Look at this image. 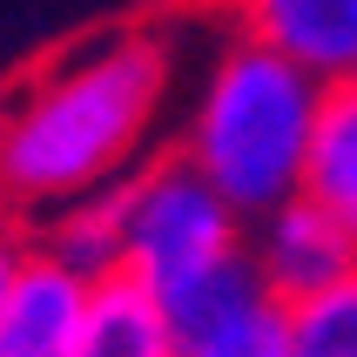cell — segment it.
I'll list each match as a JSON object with an SVG mask.
<instances>
[{"instance_id": "6da1fadb", "label": "cell", "mask_w": 357, "mask_h": 357, "mask_svg": "<svg viewBox=\"0 0 357 357\" xmlns=\"http://www.w3.org/2000/svg\"><path fill=\"white\" fill-rule=\"evenodd\" d=\"M182 75L176 27H115L34 68L7 95L0 202L34 222L54 202L108 189L149 162L169 95Z\"/></svg>"}, {"instance_id": "7a4b0ae2", "label": "cell", "mask_w": 357, "mask_h": 357, "mask_svg": "<svg viewBox=\"0 0 357 357\" xmlns=\"http://www.w3.org/2000/svg\"><path fill=\"white\" fill-rule=\"evenodd\" d=\"M331 81L310 75L283 47L222 27L216 54L202 61L196 95L182 108L176 149L236 202L243 216H263L303 189L310 176V142Z\"/></svg>"}, {"instance_id": "3957f363", "label": "cell", "mask_w": 357, "mask_h": 357, "mask_svg": "<svg viewBox=\"0 0 357 357\" xmlns=\"http://www.w3.org/2000/svg\"><path fill=\"white\" fill-rule=\"evenodd\" d=\"M250 250V216L202 176L196 162L169 149L121 176V277L176 297L182 283L222 270Z\"/></svg>"}, {"instance_id": "277c9868", "label": "cell", "mask_w": 357, "mask_h": 357, "mask_svg": "<svg viewBox=\"0 0 357 357\" xmlns=\"http://www.w3.org/2000/svg\"><path fill=\"white\" fill-rule=\"evenodd\" d=\"M169 303L182 357H297L290 344V303L257 277L250 250L229 257L222 270L182 283Z\"/></svg>"}, {"instance_id": "5b68a950", "label": "cell", "mask_w": 357, "mask_h": 357, "mask_svg": "<svg viewBox=\"0 0 357 357\" xmlns=\"http://www.w3.org/2000/svg\"><path fill=\"white\" fill-rule=\"evenodd\" d=\"M250 263H257V277L283 303H303V297H317L324 283H337L357 263V236L310 189H297L290 202L250 216Z\"/></svg>"}, {"instance_id": "8992f818", "label": "cell", "mask_w": 357, "mask_h": 357, "mask_svg": "<svg viewBox=\"0 0 357 357\" xmlns=\"http://www.w3.org/2000/svg\"><path fill=\"white\" fill-rule=\"evenodd\" d=\"M95 283L88 270L61 263L54 250L27 257L14 297L0 310V357H75L81 351V331H88V303H95Z\"/></svg>"}, {"instance_id": "52a82bcc", "label": "cell", "mask_w": 357, "mask_h": 357, "mask_svg": "<svg viewBox=\"0 0 357 357\" xmlns=\"http://www.w3.org/2000/svg\"><path fill=\"white\" fill-rule=\"evenodd\" d=\"M229 27L283 47L324 81H357V0H229Z\"/></svg>"}, {"instance_id": "ba28073f", "label": "cell", "mask_w": 357, "mask_h": 357, "mask_svg": "<svg viewBox=\"0 0 357 357\" xmlns=\"http://www.w3.org/2000/svg\"><path fill=\"white\" fill-rule=\"evenodd\" d=\"M75 357H182L169 303L135 277H101L95 303H88V331H81Z\"/></svg>"}, {"instance_id": "9c48e42d", "label": "cell", "mask_w": 357, "mask_h": 357, "mask_svg": "<svg viewBox=\"0 0 357 357\" xmlns=\"http://www.w3.org/2000/svg\"><path fill=\"white\" fill-rule=\"evenodd\" d=\"M34 243L54 250L61 263L88 270V277H115L121 270V182L88 189V196H68L47 216H34Z\"/></svg>"}, {"instance_id": "30bf717a", "label": "cell", "mask_w": 357, "mask_h": 357, "mask_svg": "<svg viewBox=\"0 0 357 357\" xmlns=\"http://www.w3.org/2000/svg\"><path fill=\"white\" fill-rule=\"evenodd\" d=\"M303 189L357 236V81H331V95H324Z\"/></svg>"}, {"instance_id": "8fae6325", "label": "cell", "mask_w": 357, "mask_h": 357, "mask_svg": "<svg viewBox=\"0 0 357 357\" xmlns=\"http://www.w3.org/2000/svg\"><path fill=\"white\" fill-rule=\"evenodd\" d=\"M290 344L297 357H357V263L317 297L290 303Z\"/></svg>"}, {"instance_id": "7c38bea8", "label": "cell", "mask_w": 357, "mask_h": 357, "mask_svg": "<svg viewBox=\"0 0 357 357\" xmlns=\"http://www.w3.org/2000/svg\"><path fill=\"white\" fill-rule=\"evenodd\" d=\"M27 257H34V222L20 216V209H7L0 202V310H7V297H14L20 270H27Z\"/></svg>"}, {"instance_id": "4fadbf2b", "label": "cell", "mask_w": 357, "mask_h": 357, "mask_svg": "<svg viewBox=\"0 0 357 357\" xmlns=\"http://www.w3.org/2000/svg\"><path fill=\"white\" fill-rule=\"evenodd\" d=\"M0 155H7V95H0Z\"/></svg>"}]
</instances>
